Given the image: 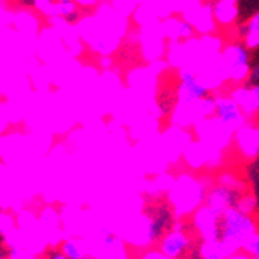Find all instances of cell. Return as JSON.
Returning a JSON list of instances; mask_svg holds the SVG:
<instances>
[{"instance_id":"cell-11","label":"cell","mask_w":259,"mask_h":259,"mask_svg":"<svg viewBox=\"0 0 259 259\" xmlns=\"http://www.w3.org/2000/svg\"><path fill=\"white\" fill-rule=\"evenodd\" d=\"M53 0H31V5L42 14L45 16H50L52 8H53Z\"/></svg>"},{"instance_id":"cell-20","label":"cell","mask_w":259,"mask_h":259,"mask_svg":"<svg viewBox=\"0 0 259 259\" xmlns=\"http://www.w3.org/2000/svg\"><path fill=\"white\" fill-rule=\"evenodd\" d=\"M2 256H4V254H2V253H0V257H2Z\"/></svg>"},{"instance_id":"cell-5","label":"cell","mask_w":259,"mask_h":259,"mask_svg":"<svg viewBox=\"0 0 259 259\" xmlns=\"http://www.w3.org/2000/svg\"><path fill=\"white\" fill-rule=\"evenodd\" d=\"M188 248H190V238L182 230L176 228L174 231L164 234L160 250L164 257H177L186 253Z\"/></svg>"},{"instance_id":"cell-1","label":"cell","mask_w":259,"mask_h":259,"mask_svg":"<svg viewBox=\"0 0 259 259\" xmlns=\"http://www.w3.org/2000/svg\"><path fill=\"white\" fill-rule=\"evenodd\" d=\"M253 233L254 224L247 213L239 208H225L218 213L209 239L227 250H236L238 247L244 245L245 239Z\"/></svg>"},{"instance_id":"cell-3","label":"cell","mask_w":259,"mask_h":259,"mask_svg":"<svg viewBox=\"0 0 259 259\" xmlns=\"http://www.w3.org/2000/svg\"><path fill=\"white\" fill-rule=\"evenodd\" d=\"M213 113H216L218 120L228 127H241L244 123L241 106L231 98H218Z\"/></svg>"},{"instance_id":"cell-4","label":"cell","mask_w":259,"mask_h":259,"mask_svg":"<svg viewBox=\"0 0 259 259\" xmlns=\"http://www.w3.org/2000/svg\"><path fill=\"white\" fill-rule=\"evenodd\" d=\"M241 202V193L227 183V186H218L209 196V208L221 213L225 208H238Z\"/></svg>"},{"instance_id":"cell-12","label":"cell","mask_w":259,"mask_h":259,"mask_svg":"<svg viewBox=\"0 0 259 259\" xmlns=\"http://www.w3.org/2000/svg\"><path fill=\"white\" fill-rule=\"evenodd\" d=\"M242 247H245V250H248L250 253H253V256H257V250H259V239H257L256 231L251 234V236H248V238L245 239V242H244V245H242Z\"/></svg>"},{"instance_id":"cell-16","label":"cell","mask_w":259,"mask_h":259,"mask_svg":"<svg viewBox=\"0 0 259 259\" xmlns=\"http://www.w3.org/2000/svg\"><path fill=\"white\" fill-rule=\"evenodd\" d=\"M49 257H53V259H64V254H62V251H56V248H55L53 251L49 253Z\"/></svg>"},{"instance_id":"cell-9","label":"cell","mask_w":259,"mask_h":259,"mask_svg":"<svg viewBox=\"0 0 259 259\" xmlns=\"http://www.w3.org/2000/svg\"><path fill=\"white\" fill-rule=\"evenodd\" d=\"M101 245H103V248H104L106 251H110V253H113L116 248H120L121 242H120L118 236H115V234H110V233H107L106 236L103 238V241H101Z\"/></svg>"},{"instance_id":"cell-2","label":"cell","mask_w":259,"mask_h":259,"mask_svg":"<svg viewBox=\"0 0 259 259\" xmlns=\"http://www.w3.org/2000/svg\"><path fill=\"white\" fill-rule=\"evenodd\" d=\"M225 61L228 65V75L233 81H242L250 72V52L248 47L236 44L225 50Z\"/></svg>"},{"instance_id":"cell-17","label":"cell","mask_w":259,"mask_h":259,"mask_svg":"<svg viewBox=\"0 0 259 259\" xmlns=\"http://www.w3.org/2000/svg\"><path fill=\"white\" fill-rule=\"evenodd\" d=\"M75 4H78V5H84V7H89V5H93L97 2V0H73Z\"/></svg>"},{"instance_id":"cell-19","label":"cell","mask_w":259,"mask_h":259,"mask_svg":"<svg viewBox=\"0 0 259 259\" xmlns=\"http://www.w3.org/2000/svg\"><path fill=\"white\" fill-rule=\"evenodd\" d=\"M56 2H68V0H56Z\"/></svg>"},{"instance_id":"cell-18","label":"cell","mask_w":259,"mask_h":259,"mask_svg":"<svg viewBox=\"0 0 259 259\" xmlns=\"http://www.w3.org/2000/svg\"><path fill=\"white\" fill-rule=\"evenodd\" d=\"M146 257H164L163 256V253L160 251V253H154V251H151V253H148L146 254Z\"/></svg>"},{"instance_id":"cell-8","label":"cell","mask_w":259,"mask_h":259,"mask_svg":"<svg viewBox=\"0 0 259 259\" xmlns=\"http://www.w3.org/2000/svg\"><path fill=\"white\" fill-rule=\"evenodd\" d=\"M61 251H62L64 257H68V259H81V257H84L82 247L75 239H67V241H64L62 245H61Z\"/></svg>"},{"instance_id":"cell-6","label":"cell","mask_w":259,"mask_h":259,"mask_svg":"<svg viewBox=\"0 0 259 259\" xmlns=\"http://www.w3.org/2000/svg\"><path fill=\"white\" fill-rule=\"evenodd\" d=\"M208 93V89L193 75L183 72L182 73V95L186 101H200Z\"/></svg>"},{"instance_id":"cell-13","label":"cell","mask_w":259,"mask_h":259,"mask_svg":"<svg viewBox=\"0 0 259 259\" xmlns=\"http://www.w3.org/2000/svg\"><path fill=\"white\" fill-rule=\"evenodd\" d=\"M199 103H200V109H202V112H203L205 115H209V113H213V112H214V103H216V98L209 97L208 93H206V95H205Z\"/></svg>"},{"instance_id":"cell-15","label":"cell","mask_w":259,"mask_h":259,"mask_svg":"<svg viewBox=\"0 0 259 259\" xmlns=\"http://www.w3.org/2000/svg\"><path fill=\"white\" fill-rule=\"evenodd\" d=\"M191 33H193L191 25H188V23H185V22H182L180 25H179V34H180V36H183V37H190Z\"/></svg>"},{"instance_id":"cell-7","label":"cell","mask_w":259,"mask_h":259,"mask_svg":"<svg viewBox=\"0 0 259 259\" xmlns=\"http://www.w3.org/2000/svg\"><path fill=\"white\" fill-rule=\"evenodd\" d=\"M76 4L73 0H68V2H56L53 4V8H52V13L50 16H59V17H65V19H70L72 17H76Z\"/></svg>"},{"instance_id":"cell-10","label":"cell","mask_w":259,"mask_h":259,"mask_svg":"<svg viewBox=\"0 0 259 259\" xmlns=\"http://www.w3.org/2000/svg\"><path fill=\"white\" fill-rule=\"evenodd\" d=\"M244 34L247 37V47H250L251 39H253V47H257V16L253 17V25H251V22L248 23Z\"/></svg>"},{"instance_id":"cell-14","label":"cell","mask_w":259,"mask_h":259,"mask_svg":"<svg viewBox=\"0 0 259 259\" xmlns=\"http://www.w3.org/2000/svg\"><path fill=\"white\" fill-rule=\"evenodd\" d=\"M11 225V221H10V218L4 213L2 209H0V233L2 231H5L8 227Z\"/></svg>"}]
</instances>
